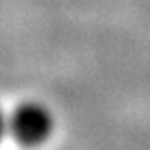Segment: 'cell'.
Wrapping results in <instances>:
<instances>
[{
  "mask_svg": "<svg viewBox=\"0 0 150 150\" xmlns=\"http://www.w3.org/2000/svg\"><path fill=\"white\" fill-rule=\"evenodd\" d=\"M54 131V116L40 101H25L8 115V135L26 148L45 144Z\"/></svg>",
  "mask_w": 150,
  "mask_h": 150,
  "instance_id": "6da1fadb",
  "label": "cell"
},
{
  "mask_svg": "<svg viewBox=\"0 0 150 150\" xmlns=\"http://www.w3.org/2000/svg\"><path fill=\"white\" fill-rule=\"evenodd\" d=\"M8 135V112L0 107V143Z\"/></svg>",
  "mask_w": 150,
  "mask_h": 150,
  "instance_id": "7a4b0ae2",
  "label": "cell"
}]
</instances>
